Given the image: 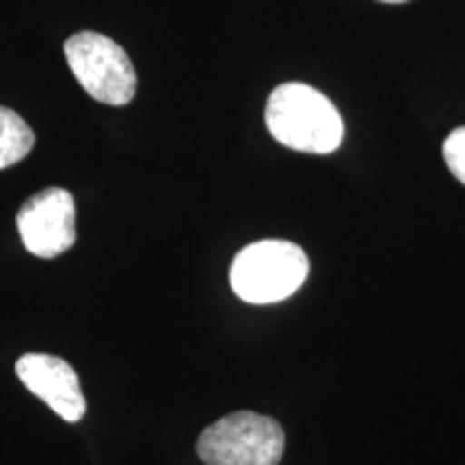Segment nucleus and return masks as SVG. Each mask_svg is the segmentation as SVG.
Returning <instances> with one entry per match:
<instances>
[{
    "mask_svg": "<svg viewBox=\"0 0 465 465\" xmlns=\"http://www.w3.org/2000/svg\"><path fill=\"white\" fill-rule=\"evenodd\" d=\"M265 124L278 143L302 153H332L345 136L339 108L304 83H284L272 91Z\"/></svg>",
    "mask_w": 465,
    "mask_h": 465,
    "instance_id": "obj_1",
    "label": "nucleus"
},
{
    "mask_svg": "<svg viewBox=\"0 0 465 465\" xmlns=\"http://www.w3.org/2000/svg\"><path fill=\"white\" fill-rule=\"evenodd\" d=\"M308 257L282 240L250 243L231 265V287L248 304H274L291 298L308 276Z\"/></svg>",
    "mask_w": 465,
    "mask_h": 465,
    "instance_id": "obj_2",
    "label": "nucleus"
},
{
    "mask_svg": "<svg viewBox=\"0 0 465 465\" xmlns=\"http://www.w3.org/2000/svg\"><path fill=\"white\" fill-rule=\"evenodd\" d=\"M196 452L205 465H278L284 452V431L274 418L235 411L209 424Z\"/></svg>",
    "mask_w": 465,
    "mask_h": 465,
    "instance_id": "obj_3",
    "label": "nucleus"
},
{
    "mask_svg": "<svg viewBox=\"0 0 465 465\" xmlns=\"http://www.w3.org/2000/svg\"><path fill=\"white\" fill-rule=\"evenodd\" d=\"M65 58L80 86L93 100L125 106L136 95V69L119 44L102 33H75L65 42Z\"/></svg>",
    "mask_w": 465,
    "mask_h": 465,
    "instance_id": "obj_4",
    "label": "nucleus"
},
{
    "mask_svg": "<svg viewBox=\"0 0 465 465\" xmlns=\"http://www.w3.org/2000/svg\"><path fill=\"white\" fill-rule=\"evenodd\" d=\"M15 223L28 252L54 259L75 243L74 196L63 188H45L22 205Z\"/></svg>",
    "mask_w": 465,
    "mask_h": 465,
    "instance_id": "obj_5",
    "label": "nucleus"
},
{
    "mask_svg": "<svg viewBox=\"0 0 465 465\" xmlns=\"http://www.w3.org/2000/svg\"><path fill=\"white\" fill-rule=\"evenodd\" d=\"M20 381L63 420L78 422L86 414V399L74 366L48 353H26L15 362Z\"/></svg>",
    "mask_w": 465,
    "mask_h": 465,
    "instance_id": "obj_6",
    "label": "nucleus"
},
{
    "mask_svg": "<svg viewBox=\"0 0 465 465\" xmlns=\"http://www.w3.org/2000/svg\"><path fill=\"white\" fill-rule=\"evenodd\" d=\"M35 147V134L14 110L0 106V171L17 164Z\"/></svg>",
    "mask_w": 465,
    "mask_h": 465,
    "instance_id": "obj_7",
    "label": "nucleus"
},
{
    "mask_svg": "<svg viewBox=\"0 0 465 465\" xmlns=\"http://www.w3.org/2000/svg\"><path fill=\"white\" fill-rule=\"evenodd\" d=\"M444 162L449 171L465 185V127L450 132L444 141Z\"/></svg>",
    "mask_w": 465,
    "mask_h": 465,
    "instance_id": "obj_8",
    "label": "nucleus"
},
{
    "mask_svg": "<svg viewBox=\"0 0 465 465\" xmlns=\"http://www.w3.org/2000/svg\"><path fill=\"white\" fill-rule=\"evenodd\" d=\"M381 3H391V5H397V3H405V0H381Z\"/></svg>",
    "mask_w": 465,
    "mask_h": 465,
    "instance_id": "obj_9",
    "label": "nucleus"
}]
</instances>
